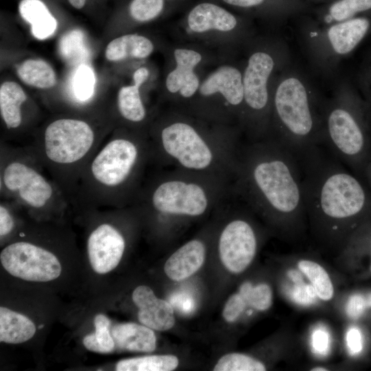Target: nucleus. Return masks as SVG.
I'll list each match as a JSON object with an SVG mask.
<instances>
[{
    "label": "nucleus",
    "instance_id": "7",
    "mask_svg": "<svg viewBox=\"0 0 371 371\" xmlns=\"http://www.w3.org/2000/svg\"><path fill=\"white\" fill-rule=\"evenodd\" d=\"M0 195L30 216H60L71 207L47 170L27 146L1 141Z\"/></svg>",
    "mask_w": 371,
    "mask_h": 371
},
{
    "label": "nucleus",
    "instance_id": "17",
    "mask_svg": "<svg viewBox=\"0 0 371 371\" xmlns=\"http://www.w3.org/2000/svg\"><path fill=\"white\" fill-rule=\"evenodd\" d=\"M189 30L196 34L210 31L227 32L237 25L235 16L223 8L210 3H203L195 6L187 19Z\"/></svg>",
    "mask_w": 371,
    "mask_h": 371
},
{
    "label": "nucleus",
    "instance_id": "38",
    "mask_svg": "<svg viewBox=\"0 0 371 371\" xmlns=\"http://www.w3.org/2000/svg\"><path fill=\"white\" fill-rule=\"evenodd\" d=\"M330 339L328 332L318 328L313 331L312 335V346L314 351L324 355L328 351Z\"/></svg>",
    "mask_w": 371,
    "mask_h": 371
},
{
    "label": "nucleus",
    "instance_id": "9",
    "mask_svg": "<svg viewBox=\"0 0 371 371\" xmlns=\"http://www.w3.org/2000/svg\"><path fill=\"white\" fill-rule=\"evenodd\" d=\"M335 105L328 111L324 142L334 157L360 177L371 158V137L361 106Z\"/></svg>",
    "mask_w": 371,
    "mask_h": 371
},
{
    "label": "nucleus",
    "instance_id": "47",
    "mask_svg": "<svg viewBox=\"0 0 371 371\" xmlns=\"http://www.w3.org/2000/svg\"><path fill=\"white\" fill-rule=\"evenodd\" d=\"M370 269H371V267H370Z\"/></svg>",
    "mask_w": 371,
    "mask_h": 371
},
{
    "label": "nucleus",
    "instance_id": "45",
    "mask_svg": "<svg viewBox=\"0 0 371 371\" xmlns=\"http://www.w3.org/2000/svg\"><path fill=\"white\" fill-rule=\"evenodd\" d=\"M366 304L368 307H371V293H370L366 297Z\"/></svg>",
    "mask_w": 371,
    "mask_h": 371
},
{
    "label": "nucleus",
    "instance_id": "32",
    "mask_svg": "<svg viewBox=\"0 0 371 371\" xmlns=\"http://www.w3.org/2000/svg\"><path fill=\"white\" fill-rule=\"evenodd\" d=\"M95 84V78L92 69L87 65L81 64L76 71L73 80V95L80 103L88 102L92 98Z\"/></svg>",
    "mask_w": 371,
    "mask_h": 371
},
{
    "label": "nucleus",
    "instance_id": "11",
    "mask_svg": "<svg viewBox=\"0 0 371 371\" xmlns=\"http://www.w3.org/2000/svg\"><path fill=\"white\" fill-rule=\"evenodd\" d=\"M257 229L245 215L231 219L222 229L218 242L221 260L231 273L239 274L251 264L258 252Z\"/></svg>",
    "mask_w": 371,
    "mask_h": 371
},
{
    "label": "nucleus",
    "instance_id": "34",
    "mask_svg": "<svg viewBox=\"0 0 371 371\" xmlns=\"http://www.w3.org/2000/svg\"><path fill=\"white\" fill-rule=\"evenodd\" d=\"M164 0H133L129 6L131 17L139 22L156 18L164 8Z\"/></svg>",
    "mask_w": 371,
    "mask_h": 371
},
{
    "label": "nucleus",
    "instance_id": "46",
    "mask_svg": "<svg viewBox=\"0 0 371 371\" xmlns=\"http://www.w3.org/2000/svg\"><path fill=\"white\" fill-rule=\"evenodd\" d=\"M370 79H371V74H370ZM370 114H371V111H370Z\"/></svg>",
    "mask_w": 371,
    "mask_h": 371
},
{
    "label": "nucleus",
    "instance_id": "14",
    "mask_svg": "<svg viewBox=\"0 0 371 371\" xmlns=\"http://www.w3.org/2000/svg\"><path fill=\"white\" fill-rule=\"evenodd\" d=\"M175 67L166 78V87L172 94L179 93L190 99L198 93L200 80L194 69L202 60L201 54L188 48H177L174 51Z\"/></svg>",
    "mask_w": 371,
    "mask_h": 371
},
{
    "label": "nucleus",
    "instance_id": "42",
    "mask_svg": "<svg viewBox=\"0 0 371 371\" xmlns=\"http://www.w3.org/2000/svg\"><path fill=\"white\" fill-rule=\"evenodd\" d=\"M227 3L239 7H251L261 3L264 0H223Z\"/></svg>",
    "mask_w": 371,
    "mask_h": 371
},
{
    "label": "nucleus",
    "instance_id": "27",
    "mask_svg": "<svg viewBox=\"0 0 371 371\" xmlns=\"http://www.w3.org/2000/svg\"><path fill=\"white\" fill-rule=\"evenodd\" d=\"M179 365L172 355H150L122 359L115 366L117 371H171Z\"/></svg>",
    "mask_w": 371,
    "mask_h": 371
},
{
    "label": "nucleus",
    "instance_id": "26",
    "mask_svg": "<svg viewBox=\"0 0 371 371\" xmlns=\"http://www.w3.org/2000/svg\"><path fill=\"white\" fill-rule=\"evenodd\" d=\"M17 74L27 85L39 89H49L56 83L54 69L42 60L28 59L24 61L17 69Z\"/></svg>",
    "mask_w": 371,
    "mask_h": 371
},
{
    "label": "nucleus",
    "instance_id": "19",
    "mask_svg": "<svg viewBox=\"0 0 371 371\" xmlns=\"http://www.w3.org/2000/svg\"><path fill=\"white\" fill-rule=\"evenodd\" d=\"M370 21L366 17L351 18L331 26L328 36L332 47L339 54L352 51L368 32Z\"/></svg>",
    "mask_w": 371,
    "mask_h": 371
},
{
    "label": "nucleus",
    "instance_id": "4",
    "mask_svg": "<svg viewBox=\"0 0 371 371\" xmlns=\"http://www.w3.org/2000/svg\"><path fill=\"white\" fill-rule=\"evenodd\" d=\"M148 137L153 164L233 181L241 147L233 131L177 115L161 122Z\"/></svg>",
    "mask_w": 371,
    "mask_h": 371
},
{
    "label": "nucleus",
    "instance_id": "24",
    "mask_svg": "<svg viewBox=\"0 0 371 371\" xmlns=\"http://www.w3.org/2000/svg\"><path fill=\"white\" fill-rule=\"evenodd\" d=\"M294 262L315 289L318 300L325 302L331 301L335 295V287L326 269L317 260L307 257L295 258Z\"/></svg>",
    "mask_w": 371,
    "mask_h": 371
},
{
    "label": "nucleus",
    "instance_id": "28",
    "mask_svg": "<svg viewBox=\"0 0 371 371\" xmlns=\"http://www.w3.org/2000/svg\"><path fill=\"white\" fill-rule=\"evenodd\" d=\"M110 324V320L104 315L95 316V333L86 335L83 339V344L87 350L98 353H109L115 350Z\"/></svg>",
    "mask_w": 371,
    "mask_h": 371
},
{
    "label": "nucleus",
    "instance_id": "43",
    "mask_svg": "<svg viewBox=\"0 0 371 371\" xmlns=\"http://www.w3.org/2000/svg\"><path fill=\"white\" fill-rule=\"evenodd\" d=\"M72 6L77 9L82 8L86 2V0H68Z\"/></svg>",
    "mask_w": 371,
    "mask_h": 371
},
{
    "label": "nucleus",
    "instance_id": "1",
    "mask_svg": "<svg viewBox=\"0 0 371 371\" xmlns=\"http://www.w3.org/2000/svg\"><path fill=\"white\" fill-rule=\"evenodd\" d=\"M232 193L258 212L284 238H295L306 218L298 159L272 137L241 146Z\"/></svg>",
    "mask_w": 371,
    "mask_h": 371
},
{
    "label": "nucleus",
    "instance_id": "10",
    "mask_svg": "<svg viewBox=\"0 0 371 371\" xmlns=\"http://www.w3.org/2000/svg\"><path fill=\"white\" fill-rule=\"evenodd\" d=\"M0 260L9 273L27 281H51L59 277L62 269L52 251L27 240L8 244L1 251Z\"/></svg>",
    "mask_w": 371,
    "mask_h": 371
},
{
    "label": "nucleus",
    "instance_id": "12",
    "mask_svg": "<svg viewBox=\"0 0 371 371\" xmlns=\"http://www.w3.org/2000/svg\"><path fill=\"white\" fill-rule=\"evenodd\" d=\"M125 248L124 236L113 223L107 221L97 225L87 240L91 266L100 274L109 273L117 266Z\"/></svg>",
    "mask_w": 371,
    "mask_h": 371
},
{
    "label": "nucleus",
    "instance_id": "2",
    "mask_svg": "<svg viewBox=\"0 0 371 371\" xmlns=\"http://www.w3.org/2000/svg\"><path fill=\"white\" fill-rule=\"evenodd\" d=\"M299 161L311 230L321 243L341 251L355 232L371 219V193L361 178L319 148Z\"/></svg>",
    "mask_w": 371,
    "mask_h": 371
},
{
    "label": "nucleus",
    "instance_id": "16",
    "mask_svg": "<svg viewBox=\"0 0 371 371\" xmlns=\"http://www.w3.org/2000/svg\"><path fill=\"white\" fill-rule=\"evenodd\" d=\"M205 254L206 247L202 240H190L168 258L164 265V271L172 280H183L201 267Z\"/></svg>",
    "mask_w": 371,
    "mask_h": 371
},
{
    "label": "nucleus",
    "instance_id": "29",
    "mask_svg": "<svg viewBox=\"0 0 371 371\" xmlns=\"http://www.w3.org/2000/svg\"><path fill=\"white\" fill-rule=\"evenodd\" d=\"M238 292L248 306L256 311H266L273 304V289L267 282L254 284L250 281H245L240 286Z\"/></svg>",
    "mask_w": 371,
    "mask_h": 371
},
{
    "label": "nucleus",
    "instance_id": "36",
    "mask_svg": "<svg viewBox=\"0 0 371 371\" xmlns=\"http://www.w3.org/2000/svg\"><path fill=\"white\" fill-rule=\"evenodd\" d=\"M248 307L250 308L238 291L232 295L227 300L223 310V317L227 322H234L239 319Z\"/></svg>",
    "mask_w": 371,
    "mask_h": 371
},
{
    "label": "nucleus",
    "instance_id": "21",
    "mask_svg": "<svg viewBox=\"0 0 371 371\" xmlns=\"http://www.w3.org/2000/svg\"><path fill=\"white\" fill-rule=\"evenodd\" d=\"M21 17L31 25L33 36L40 40L51 36L57 28V21L41 0H22L19 5Z\"/></svg>",
    "mask_w": 371,
    "mask_h": 371
},
{
    "label": "nucleus",
    "instance_id": "35",
    "mask_svg": "<svg viewBox=\"0 0 371 371\" xmlns=\"http://www.w3.org/2000/svg\"><path fill=\"white\" fill-rule=\"evenodd\" d=\"M20 205L12 200H0V237L1 240L12 233L16 227L15 213Z\"/></svg>",
    "mask_w": 371,
    "mask_h": 371
},
{
    "label": "nucleus",
    "instance_id": "37",
    "mask_svg": "<svg viewBox=\"0 0 371 371\" xmlns=\"http://www.w3.org/2000/svg\"><path fill=\"white\" fill-rule=\"evenodd\" d=\"M366 308V297L356 293L349 297L346 304V313L350 318L356 319L364 313Z\"/></svg>",
    "mask_w": 371,
    "mask_h": 371
},
{
    "label": "nucleus",
    "instance_id": "20",
    "mask_svg": "<svg viewBox=\"0 0 371 371\" xmlns=\"http://www.w3.org/2000/svg\"><path fill=\"white\" fill-rule=\"evenodd\" d=\"M27 95L15 82H5L0 87V112L8 131H19L23 123V105Z\"/></svg>",
    "mask_w": 371,
    "mask_h": 371
},
{
    "label": "nucleus",
    "instance_id": "8",
    "mask_svg": "<svg viewBox=\"0 0 371 371\" xmlns=\"http://www.w3.org/2000/svg\"><path fill=\"white\" fill-rule=\"evenodd\" d=\"M276 136L270 137L301 159L319 148L323 134L317 128L314 114L304 85L290 77L278 86L272 102Z\"/></svg>",
    "mask_w": 371,
    "mask_h": 371
},
{
    "label": "nucleus",
    "instance_id": "18",
    "mask_svg": "<svg viewBox=\"0 0 371 371\" xmlns=\"http://www.w3.org/2000/svg\"><path fill=\"white\" fill-rule=\"evenodd\" d=\"M115 348L131 352H150L155 350L156 337L151 328L136 323L119 324L111 330Z\"/></svg>",
    "mask_w": 371,
    "mask_h": 371
},
{
    "label": "nucleus",
    "instance_id": "22",
    "mask_svg": "<svg viewBox=\"0 0 371 371\" xmlns=\"http://www.w3.org/2000/svg\"><path fill=\"white\" fill-rule=\"evenodd\" d=\"M154 49L152 41L136 34H125L111 41L106 46L105 56L110 61H119L127 58H145Z\"/></svg>",
    "mask_w": 371,
    "mask_h": 371
},
{
    "label": "nucleus",
    "instance_id": "15",
    "mask_svg": "<svg viewBox=\"0 0 371 371\" xmlns=\"http://www.w3.org/2000/svg\"><path fill=\"white\" fill-rule=\"evenodd\" d=\"M132 298L139 308L138 319L142 324L159 331L169 330L175 325L172 306L167 301L157 298L150 287L138 286L133 291Z\"/></svg>",
    "mask_w": 371,
    "mask_h": 371
},
{
    "label": "nucleus",
    "instance_id": "39",
    "mask_svg": "<svg viewBox=\"0 0 371 371\" xmlns=\"http://www.w3.org/2000/svg\"><path fill=\"white\" fill-rule=\"evenodd\" d=\"M346 339L348 348L352 355H358L361 352L363 348L362 336L357 328H350L347 331Z\"/></svg>",
    "mask_w": 371,
    "mask_h": 371
},
{
    "label": "nucleus",
    "instance_id": "3",
    "mask_svg": "<svg viewBox=\"0 0 371 371\" xmlns=\"http://www.w3.org/2000/svg\"><path fill=\"white\" fill-rule=\"evenodd\" d=\"M153 164L148 135L115 131L85 167L71 207L82 212L131 206Z\"/></svg>",
    "mask_w": 371,
    "mask_h": 371
},
{
    "label": "nucleus",
    "instance_id": "5",
    "mask_svg": "<svg viewBox=\"0 0 371 371\" xmlns=\"http://www.w3.org/2000/svg\"><path fill=\"white\" fill-rule=\"evenodd\" d=\"M232 193V181L175 169L150 175L131 205L157 217L198 218Z\"/></svg>",
    "mask_w": 371,
    "mask_h": 371
},
{
    "label": "nucleus",
    "instance_id": "13",
    "mask_svg": "<svg viewBox=\"0 0 371 371\" xmlns=\"http://www.w3.org/2000/svg\"><path fill=\"white\" fill-rule=\"evenodd\" d=\"M198 93L203 98L218 94L227 109L242 111L244 102L243 75L233 66L223 65L206 77L201 83Z\"/></svg>",
    "mask_w": 371,
    "mask_h": 371
},
{
    "label": "nucleus",
    "instance_id": "44",
    "mask_svg": "<svg viewBox=\"0 0 371 371\" xmlns=\"http://www.w3.org/2000/svg\"><path fill=\"white\" fill-rule=\"evenodd\" d=\"M311 370H313V371H326V370H328V369H326L324 366H316V367L312 368L311 369Z\"/></svg>",
    "mask_w": 371,
    "mask_h": 371
},
{
    "label": "nucleus",
    "instance_id": "31",
    "mask_svg": "<svg viewBox=\"0 0 371 371\" xmlns=\"http://www.w3.org/2000/svg\"><path fill=\"white\" fill-rule=\"evenodd\" d=\"M59 49L62 56L71 63L85 60L89 55L85 46L84 34L78 30L68 32L63 36Z\"/></svg>",
    "mask_w": 371,
    "mask_h": 371
},
{
    "label": "nucleus",
    "instance_id": "30",
    "mask_svg": "<svg viewBox=\"0 0 371 371\" xmlns=\"http://www.w3.org/2000/svg\"><path fill=\"white\" fill-rule=\"evenodd\" d=\"M265 363L249 355L232 352L227 354L216 363L214 371H264Z\"/></svg>",
    "mask_w": 371,
    "mask_h": 371
},
{
    "label": "nucleus",
    "instance_id": "40",
    "mask_svg": "<svg viewBox=\"0 0 371 371\" xmlns=\"http://www.w3.org/2000/svg\"><path fill=\"white\" fill-rule=\"evenodd\" d=\"M149 76V71L146 67H140L137 69L133 74V82L140 85L141 86L146 82Z\"/></svg>",
    "mask_w": 371,
    "mask_h": 371
},
{
    "label": "nucleus",
    "instance_id": "41",
    "mask_svg": "<svg viewBox=\"0 0 371 371\" xmlns=\"http://www.w3.org/2000/svg\"><path fill=\"white\" fill-rule=\"evenodd\" d=\"M359 178L362 179L371 193V158L366 164Z\"/></svg>",
    "mask_w": 371,
    "mask_h": 371
},
{
    "label": "nucleus",
    "instance_id": "33",
    "mask_svg": "<svg viewBox=\"0 0 371 371\" xmlns=\"http://www.w3.org/2000/svg\"><path fill=\"white\" fill-rule=\"evenodd\" d=\"M371 10V0H340L330 8V16L337 21L352 18L355 14Z\"/></svg>",
    "mask_w": 371,
    "mask_h": 371
},
{
    "label": "nucleus",
    "instance_id": "6",
    "mask_svg": "<svg viewBox=\"0 0 371 371\" xmlns=\"http://www.w3.org/2000/svg\"><path fill=\"white\" fill-rule=\"evenodd\" d=\"M85 120L63 117L49 123L27 146L63 192L70 206L82 172L104 140Z\"/></svg>",
    "mask_w": 371,
    "mask_h": 371
},
{
    "label": "nucleus",
    "instance_id": "23",
    "mask_svg": "<svg viewBox=\"0 0 371 371\" xmlns=\"http://www.w3.org/2000/svg\"><path fill=\"white\" fill-rule=\"evenodd\" d=\"M36 327L27 317L1 306L0 308V341L7 344H21L30 339Z\"/></svg>",
    "mask_w": 371,
    "mask_h": 371
},
{
    "label": "nucleus",
    "instance_id": "25",
    "mask_svg": "<svg viewBox=\"0 0 371 371\" xmlns=\"http://www.w3.org/2000/svg\"><path fill=\"white\" fill-rule=\"evenodd\" d=\"M141 85H132L120 88L117 96V109L121 117L130 124L138 125L147 118V110L141 97Z\"/></svg>",
    "mask_w": 371,
    "mask_h": 371
}]
</instances>
